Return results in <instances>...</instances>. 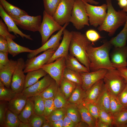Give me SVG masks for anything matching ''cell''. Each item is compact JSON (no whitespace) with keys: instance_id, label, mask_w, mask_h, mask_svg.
Returning <instances> with one entry per match:
<instances>
[{"instance_id":"26","label":"cell","mask_w":127,"mask_h":127,"mask_svg":"<svg viewBox=\"0 0 127 127\" xmlns=\"http://www.w3.org/2000/svg\"><path fill=\"white\" fill-rule=\"evenodd\" d=\"M77 105L82 120L87 123L89 127H95L96 120L90 113L86 104L83 103Z\"/></svg>"},{"instance_id":"43","label":"cell","mask_w":127,"mask_h":127,"mask_svg":"<svg viewBox=\"0 0 127 127\" xmlns=\"http://www.w3.org/2000/svg\"><path fill=\"white\" fill-rule=\"evenodd\" d=\"M99 118L104 123L109 126V127L113 126V117L109 112L105 110L99 108Z\"/></svg>"},{"instance_id":"7","label":"cell","mask_w":127,"mask_h":127,"mask_svg":"<svg viewBox=\"0 0 127 127\" xmlns=\"http://www.w3.org/2000/svg\"><path fill=\"white\" fill-rule=\"evenodd\" d=\"M84 2L90 25L95 28L101 25L104 21L107 15V4H104L100 6H96Z\"/></svg>"},{"instance_id":"47","label":"cell","mask_w":127,"mask_h":127,"mask_svg":"<svg viewBox=\"0 0 127 127\" xmlns=\"http://www.w3.org/2000/svg\"><path fill=\"white\" fill-rule=\"evenodd\" d=\"M87 39L93 44L95 42L102 38L96 31L91 29L87 30L85 34Z\"/></svg>"},{"instance_id":"39","label":"cell","mask_w":127,"mask_h":127,"mask_svg":"<svg viewBox=\"0 0 127 127\" xmlns=\"http://www.w3.org/2000/svg\"><path fill=\"white\" fill-rule=\"evenodd\" d=\"M110 101L109 113L113 117L125 107L121 103L117 97L110 93Z\"/></svg>"},{"instance_id":"35","label":"cell","mask_w":127,"mask_h":127,"mask_svg":"<svg viewBox=\"0 0 127 127\" xmlns=\"http://www.w3.org/2000/svg\"><path fill=\"white\" fill-rule=\"evenodd\" d=\"M59 87L54 79L51 83L40 95L44 99H54Z\"/></svg>"},{"instance_id":"21","label":"cell","mask_w":127,"mask_h":127,"mask_svg":"<svg viewBox=\"0 0 127 127\" xmlns=\"http://www.w3.org/2000/svg\"><path fill=\"white\" fill-rule=\"evenodd\" d=\"M28 97L22 92L17 94L8 102V109L18 115L25 106Z\"/></svg>"},{"instance_id":"56","label":"cell","mask_w":127,"mask_h":127,"mask_svg":"<svg viewBox=\"0 0 127 127\" xmlns=\"http://www.w3.org/2000/svg\"><path fill=\"white\" fill-rule=\"evenodd\" d=\"M118 4L120 7L123 9L127 6V0H120L118 1Z\"/></svg>"},{"instance_id":"22","label":"cell","mask_w":127,"mask_h":127,"mask_svg":"<svg viewBox=\"0 0 127 127\" xmlns=\"http://www.w3.org/2000/svg\"><path fill=\"white\" fill-rule=\"evenodd\" d=\"M0 3L6 12L12 18L28 15L24 11L13 5L6 0H0Z\"/></svg>"},{"instance_id":"28","label":"cell","mask_w":127,"mask_h":127,"mask_svg":"<svg viewBox=\"0 0 127 127\" xmlns=\"http://www.w3.org/2000/svg\"><path fill=\"white\" fill-rule=\"evenodd\" d=\"M34 105L33 101L31 97H28L25 106L18 115L21 122L25 123H28L29 117L34 112Z\"/></svg>"},{"instance_id":"37","label":"cell","mask_w":127,"mask_h":127,"mask_svg":"<svg viewBox=\"0 0 127 127\" xmlns=\"http://www.w3.org/2000/svg\"><path fill=\"white\" fill-rule=\"evenodd\" d=\"M31 97L34 103V113L38 115H43L44 109V99L40 95Z\"/></svg>"},{"instance_id":"55","label":"cell","mask_w":127,"mask_h":127,"mask_svg":"<svg viewBox=\"0 0 127 127\" xmlns=\"http://www.w3.org/2000/svg\"><path fill=\"white\" fill-rule=\"evenodd\" d=\"M95 127H109L99 119L96 120Z\"/></svg>"},{"instance_id":"4","label":"cell","mask_w":127,"mask_h":127,"mask_svg":"<svg viewBox=\"0 0 127 127\" xmlns=\"http://www.w3.org/2000/svg\"><path fill=\"white\" fill-rule=\"evenodd\" d=\"M103 79L109 92L117 97L127 84V80L116 68L108 70Z\"/></svg>"},{"instance_id":"18","label":"cell","mask_w":127,"mask_h":127,"mask_svg":"<svg viewBox=\"0 0 127 127\" xmlns=\"http://www.w3.org/2000/svg\"><path fill=\"white\" fill-rule=\"evenodd\" d=\"M17 63V61L10 59L8 64L0 68V81L7 87L10 88L12 76Z\"/></svg>"},{"instance_id":"1","label":"cell","mask_w":127,"mask_h":127,"mask_svg":"<svg viewBox=\"0 0 127 127\" xmlns=\"http://www.w3.org/2000/svg\"><path fill=\"white\" fill-rule=\"evenodd\" d=\"M112 46L109 41H107L99 47H93L91 44L88 47L87 53L90 62V71L101 69L109 70L115 68L113 66L109 57Z\"/></svg>"},{"instance_id":"10","label":"cell","mask_w":127,"mask_h":127,"mask_svg":"<svg viewBox=\"0 0 127 127\" xmlns=\"http://www.w3.org/2000/svg\"><path fill=\"white\" fill-rule=\"evenodd\" d=\"M17 63L13 74L10 88L17 94L22 92L24 89L26 76L24 69L25 62L22 58L18 59Z\"/></svg>"},{"instance_id":"61","label":"cell","mask_w":127,"mask_h":127,"mask_svg":"<svg viewBox=\"0 0 127 127\" xmlns=\"http://www.w3.org/2000/svg\"><path fill=\"white\" fill-rule=\"evenodd\" d=\"M123 127H127V123L124 125Z\"/></svg>"},{"instance_id":"12","label":"cell","mask_w":127,"mask_h":127,"mask_svg":"<svg viewBox=\"0 0 127 127\" xmlns=\"http://www.w3.org/2000/svg\"><path fill=\"white\" fill-rule=\"evenodd\" d=\"M12 19L20 28L33 32H39L42 22L40 15L33 16L28 15Z\"/></svg>"},{"instance_id":"53","label":"cell","mask_w":127,"mask_h":127,"mask_svg":"<svg viewBox=\"0 0 127 127\" xmlns=\"http://www.w3.org/2000/svg\"><path fill=\"white\" fill-rule=\"evenodd\" d=\"M63 118L53 121L49 122L51 127H63Z\"/></svg>"},{"instance_id":"50","label":"cell","mask_w":127,"mask_h":127,"mask_svg":"<svg viewBox=\"0 0 127 127\" xmlns=\"http://www.w3.org/2000/svg\"><path fill=\"white\" fill-rule=\"evenodd\" d=\"M8 52H0V68L8 64L10 62L8 55Z\"/></svg>"},{"instance_id":"34","label":"cell","mask_w":127,"mask_h":127,"mask_svg":"<svg viewBox=\"0 0 127 127\" xmlns=\"http://www.w3.org/2000/svg\"><path fill=\"white\" fill-rule=\"evenodd\" d=\"M21 122L18 115L8 109L6 114L4 127H18Z\"/></svg>"},{"instance_id":"46","label":"cell","mask_w":127,"mask_h":127,"mask_svg":"<svg viewBox=\"0 0 127 127\" xmlns=\"http://www.w3.org/2000/svg\"><path fill=\"white\" fill-rule=\"evenodd\" d=\"M85 103L86 104L90 113L96 120L99 119V109L96 103Z\"/></svg>"},{"instance_id":"13","label":"cell","mask_w":127,"mask_h":127,"mask_svg":"<svg viewBox=\"0 0 127 127\" xmlns=\"http://www.w3.org/2000/svg\"><path fill=\"white\" fill-rule=\"evenodd\" d=\"M69 23L65 24L62 28L56 34L53 35L50 39L44 44L39 48L34 50V51L29 53L27 56L28 59L33 57L40 53L50 49H54L56 50L60 45V41L62 39L63 31L69 24Z\"/></svg>"},{"instance_id":"31","label":"cell","mask_w":127,"mask_h":127,"mask_svg":"<svg viewBox=\"0 0 127 127\" xmlns=\"http://www.w3.org/2000/svg\"><path fill=\"white\" fill-rule=\"evenodd\" d=\"M77 85L75 83L63 77L59 87L66 98L68 99Z\"/></svg>"},{"instance_id":"54","label":"cell","mask_w":127,"mask_h":127,"mask_svg":"<svg viewBox=\"0 0 127 127\" xmlns=\"http://www.w3.org/2000/svg\"><path fill=\"white\" fill-rule=\"evenodd\" d=\"M117 69L120 71L121 75L127 80V67L119 68Z\"/></svg>"},{"instance_id":"62","label":"cell","mask_w":127,"mask_h":127,"mask_svg":"<svg viewBox=\"0 0 127 127\" xmlns=\"http://www.w3.org/2000/svg\"><path fill=\"white\" fill-rule=\"evenodd\" d=\"M126 66L127 67V63H126Z\"/></svg>"},{"instance_id":"3","label":"cell","mask_w":127,"mask_h":127,"mask_svg":"<svg viewBox=\"0 0 127 127\" xmlns=\"http://www.w3.org/2000/svg\"><path fill=\"white\" fill-rule=\"evenodd\" d=\"M71 32L72 37L69 48V54L75 57L90 71V62L87 50L92 44L85 34L77 31Z\"/></svg>"},{"instance_id":"23","label":"cell","mask_w":127,"mask_h":127,"mask_svg":"<svg viewBox=\"0 0 127 127\" xmlns=\"http://www.w3.org/2000/svg\"><path fill=\"white\" fill-rule=\"evenodd\" d=\"M27 73L25 77L24 89L33 84L38 81L40 78L48 74L41 68Z\"/></svg>"},{"instance_id":"16","label":"cell","mask_w":127,"mask_h":127,"mask_svg":"<svg viewBox=\"0 0 127 127\" xmlns=\"http://www.w3.org/2000/svg\"><path fill=\"white\" fill-rule=\"evenodd\" d=\"M53 80L48 74L40 80L24 89L22 93L28 97L39 95L51 83Z\"/></svg>"},{"instance_id":"40","label":"cell","mask_w":127,"mask_h":127,"mask_svg":"<svg viewBox=\"0 0 127 127\" xmlns=\"http://www.w3.org/2000/svg\"><path fill=\"white\" fill-rule=\"evenodd\" d=\"M60 0H43L44 10L50 16H53Z\"/></svg>"},{"instance_id":"9","label":"cell","mask_w":127,"mask_h":127,"mask_svg":"<svg viewBox=\"0 0 127 127\" xmlns=\"http://www.w3.org/2000/svg\"><path fill=\"white\" fill-rule=\"evenodd\" d=\"M65 60V57H61L52 63L44 64L41 68L49 75L59 86L63 77L64 71L66 68Z\"/></svg>"},{"instance_id":"59","label":"cell","mask_w":127,"mask_h":127,"mask_svg":"<svg viewBox=\"0 0 127 127\" xmlns=\"http://www.w3.org/2000/svg\"><path fill=\"white\" fill-rule=\"evenodd\" d=\"M18 127H31V126L28 123H25L21 122Z\"/></svg>"},{"instance_id":"5","label":"cell","mask_w":127,"mask_h":127,"mask_svg":"<svg viewBox=\"0 0 127 127\" xmlns=\"http://www.w3.org/2000/svg\"><path fill=\"white\" fill-rule=\"evenodd\" d=\"M70 22L77 30L82 29L86 25H90L86 5L82 0H75Z\"/></svg>"},{"instance_id":"51","label":"cell","mask_w":127,"mask_h":127,"mask_svg":"<svg viewBox=\"0 0 127 127\" xmlns=\"http://www.w3.org/2000/svg\"><path fill=\"white\" fill-rule=\"evenodd\" d=\"M8 45L6 39L0 36V52H8Z\"/></svg>"},{"instance_id":"29","label":"cell","mask_w":127,"mask_h":127,"mask_svg":"<svg viewBox=\"0 0 127 127\" xmlns=\"http://www.w3.org/2000/svg\"><path fill=\"white\" fill-rule=\"evenodd\" d=\"M85 94L86 91L83 89L81 85H77L68 100L70 103L79 105L83 102Z\"/></svg>"},{"instance_id":"60","label":"cell","mask_w":127,"mask_h":127,"mask_svg":"<svg viewBox=\"0 0 127 127\" xmlns=\"http://www.w3.org/2000/svg\"><path fill=\"white\" fill-rule=\"evenodd\" d=\"M41 127H51L50 122L46 119L43 123Z\"/></svg>"},{"instance_id":"45","label":"cell","mask_w":127,"mask_h":127,"mask_svg":"<svg viewBox=\"0 0 127 127\" xmlns=\"http://www.w3.org/2000/svg\"><path fill=\"white\" fill-rule=\"evenodd\" d=\"M53 99H44V109L43 115L45 117L49 115L55 109Z\"/></svg>"},{"instance_id":"27","label":"cell","mask_w":127,"mask_h":127,"mask_svg":"<svg viewBox=\"0 0 127 127\" xmlns=\"http://www.w3.org/2000/svg\"><path fill=\"white\" fill-rule=\"evenodd\" d=\"M110 93L104 84L102 91L96 103L99 108L103 109L110 113Z\"/></svg>"},{"instance_id":"32","label":"cell","mask_w":127,"mask_h":127,"mask_svg":"<svg viewBox=\"0 0 127 127\" xmlns=\"http://www.w3.org/2000/svg\"><path fill=\"white\" fill-rule=\"evenodd\" d=\"M113 126L123 127L127 123V107H124L113 116Z\"/></svg>"},{"instance_id":"2","label":"cell","mask_w":127,"mask_h":127,"mask_svg":"<svg viewBox=\"0 0 127 127\" xmlns=\"http://www.w3.org/2000/svg\"><path fill=\"white\" fill-rule=\"evenodd\" d=\"M107 6V14L103 22L98 27L100 31H105L110 36L113 35L117 29L124 25L127 19V13L121 10L116 11L113 7L112 0H106Z\"/></svg>"},{"instance_id":"49","label":"cell","mask_w":127,"mask_h":127,"mask_svg":"<svg viewBox=\"0 0 127 127\" xmlns=\"http://www.w3.org/2000/svg\"><path fill=\"white\" fill-rule=\"evenodd\" d=\"M122 104L125 107H127V84L126 86L117 97Z\"/></svg>"},{"instance_id":"58","label":"cell","mask_w":127,"mask_h":127,"mask_svg":"<svg viewBox=\"0 0 127 127\" xmlns=\"http://www.w3.org/2000/svg\"><path fill=\"white\" fill-rule=\"evenodd\" d=\"M83 1L88 3L90 4L97 5L99 2L94 0H82Z\"/></svg>"},{"instance_id":"63","label":"cell","mask_w":127,"mask_h":127,"mask_svg":"<svg viewBox=\"0 0 127 127\" xmlns=\"http://www.w3.org/2000/svg\"><path fill=\"white\" fill-rule=\"evenodd\" d=\"M117 0L118 1L120 0Z\"/></svg>"},{"instance_id":"11","label":"cell","mask_w":127,"mask_h":127,"mask_svg":"<svg viewBox=\"0 0 127 127\" xmlns=\"http://www.w3.org/2000/svg\"><path fill=\"white\" fill-rule=\"evenodd\" d=\"M56 50L54 49H50L37 56L28 59L25 62L24 72L27 73L41 68L47 63Z\"/></svg>"},{"instance_id":"24","label":"cell","mask_w":127,"mask_h":127,"mask_svg":"<svg viewBox=\"0 0 127 127\" xmlns=\"http://www.w3.org/2000/svg\"><path fill=\"white\" fill-rule=\"evenodd\" d=\"M65 63L66 68L71 70L79 72H90L75 57L69 54L65 58Z\"/></svg>"},{"instance_id":"44","label":"cell","mask_w":127,"mask_h":127,"mask_svg":"<svg viewBox=\"0 0 127 127\" xmlns=\"http://www.w3.org/2000/svg\"><path fill=\"white\" fill-rule=\"evenodd\" d=\"M8 102L0 101V127H4L6 112L8 108Z\"/></svg>"},{"instance_id":"52","label":"cell","mask_w":127,"mask_h":127,"mask_svg":"<svg viewBox=\"0 0 127 127\" xmlns=\"http://www.w3.org/2000/svg\"><path fill=\"white\" fill-rule=\"evenodd\" d=\"M76 124L66 114L63 118V127H75Z\"/></svg>"},{"instance_id":"25","label":"cell","mask_w":127,"mask_h":127,"mask_svg":"<svg viewBox=\"0 0 127 127\" xmlns=\"http://www.w3.org/2000/svg\"><path fill=\"white\" fill-rule=\"evenodd\" d=\"M8 45V53L14 57L21 53L33 52L34 50H31L28 48L21 46L15 42L13 40L8 37L6 38Z\"/></svg>"},{"instance_id":"8","label":"cell","mask_w":127,"mask_h":127,"mask_svg":"<svg viewBox=\"0 0 127 127\" xmlns=\"http://www.w3.org/2000/svg\"><path fill=\"white\" fill-rule=\"evenodd\" d=\"M75 0H60L53 17L60 24L70 22L72 11Z\"/></svg>"},{"instance_id":"36","label":"cell","mask_w":127,"mask_h":127,"mask_svg":"<svg viewBox=\"0 0 127 127\" xmlns=\"http://www.w3.org/2000/svg\"><path fill=\"white\" fill-rule=\"evenodd\" d=\"M17 94L11 88L4 86L0 81V101L9 102L14 98Z\"/></svg>"},{"instance_id":"20","label":"cell","mask_w":127,"mask_h":127,"mask_svg":"<svg viewBox=\"0 0 127 127\" xmlns=\"http://www.w3.org/2000/svg\"><path fill=\"white\" fill-rule=\"evenodd\" d=\"M104 85L103 79H102L86 90L83 103H96L102 91Z\"/></svg>"},{"instance_id":"38","label":"cell","mask_w":127,"mask_h":127,"mask_svg":"<svg viewBox=\"0 0 127 127\" xmlns=\"http://www.w3.org/2000/svg\"><path fill=\"white\" fill-rule=\"evenodd\" d=\"M63 77L77 85H81L82 80L79 72L66 68L64 71Z\"/></svg>"},{"instance_id":"19","label":"cell","mask_w":127,"mask_h":127,"mask_svg":"<svg viewBox=\"0 0 127 127\" xmlns=\"http://www.w3.org/2000/svg\"><path fill=\"white\" fill-rule=\"evenodd\" d=\"M0 16L7 26L9 32H13L17 37V35H20L23 39L25 38L27 39L32 40L30 35L26 34L20 30L12 19L6 12L2 6L0 4Z\"/></svg>"},{"instance_id":"6","label":"cell","mask_w":127,"mask_h":127,"mask_svg":"<svg viewBox=\"0 0 127 127\" xmlns=\"http://www.w3.org/2000/svg\"><path fill=\"white\" fill-rule=\"evenodd\" d=\"M63 27L54 20L53 16L44 10L43 20L39 31L41 36L42 45L48 40L53 33L60 31Z\"/></svg>"},{"instance_id":"42","label":"cell","mask_w":127,"mask_h":127,"mask_svg":"<svg viewBox=\"0 0 127 127\" xmlns=\"http://www.w3.org/2000/svg\"><path fill=\"white\" fill-rule=\"evenodd\" d=\"M65 115L66 107L56 109L46 119L49 122L53 121L63 118Z\"/></svg>"},{"instance_id":"41","label":"cell","mask_w":127,"mask_h":127,"mask_svg":"<svg viewBox=\"0 0 127 127\" xmlns=\"http://www.w3.org/2000/svg\"><path fill=\"white\" fill-rule=\"evenodd\" d=\"M46 119V117L43 115H37L34 112L29 117L28 123L31 127H41Z\"/></svg>"},{"instance_id":"15","label":"cell","mask_w":127,"mask_h":127,"mask_svg":"<svg viewBox=\"0 0 127 127\" xmlns=\"http://www.w3.org/2000/svg\"><path fill=\"white\" fill-rule=\"evenodd\" d=\"M63 35L62 39L59 46L46 64L52 63L61 57L66 58L69 54L72 32L65 28L63 31Z\"/></svg>"},{"instance_id":"30","label":"cell","mask_w":127,"mask_h":127,"mask_svg":"<svg viewBox=\"0 0 127 127\" xmlns=\"http://www.w3.org/2000/svg\"><path fill=\"white\" fill-rule=\"evenodd\" d=\"M66 114L76 124L82 120L77 105L75 103H69L66 107Z\"/></svg>"},{"instance_id":"14","label":"cell","mask_w":127,"mask_h":127,"mask_svg":"<svg viewBox=\"0 0 127 127\" xmlns=\"http://www.w3.org/2000/svg\"><path fill=\"white\" fill-rule=\"evenodd\" d=\"M108 70L101 69L87 72H79L81 79V86L86 91L99 80L103 79Z\"/></svg>"},{"instance_id":"48","label":"cell","mask_w":127,"mask_h":127,"mask_svg":"<svg viewBox=\"0 0 127 127\" xmlns=\"http://www.w3.org/2000/svg\"><path fill=\"white\" fill-rule=\"evenodd\" d=\"M5 24L3 21L2 19L0 20V36L6 39L7 37H8L13 40L16 38V36L10 33L8 28Z\"/></svg>"},{"instance_id":"33","label":"cell","mask_w":127,"mask_h":127,"mask_svg":"<svg viewBox=\"0 0 127 127\" xmlns=\"http://www.w3.org/2000/svg\"><path fill=\"white\" fill-rule=\"evenodd\" d=\"M53 101L55 109L66 107L70 103L59 87Z\"/></svg>"},{"instance_id":"17","label":"cell","mask_w":127,"mask_h":127,"mask_svg":"<svg viewBox=\"0 0 127 127\" xmlns=\"http://www.w3.org/2000/svg\"><path fill=\"white\" fill-rule=\"evenodd\" d=\"M110 60L113 66L117 69L127 67V45L115 47L110 55Z\"/></svg>"},{"instance_id":"57","label":"cell","mask_w":127,"mask_h":127,"mask_svg":"<svg viewBox=\"0 0 127 127\" xmlns=\"http://www.w3.org/2000/svg\"><path fill=\"white\" fill-rule=\"evenodd\" d=\"M75 127H89V125L86 122L81 120L76 124Z\"/></svg>"}]
</instances>
